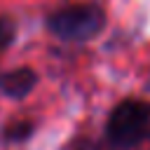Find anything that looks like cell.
<instances>
[{"label": "cell", "mask_w": 150, "mask_h": 150, "mask_svg": "<svg viewBox=\"0 0 150 150\" xmlns=\"http://www.w3.org/2000/svg\"><path fill=\"white\" fill-rule=\"evenodd\" d=\"M38 84V75L33 68H14L0 75V91L9 98H23Z\"/></svg>", "instance_id": "3957f363"}, {"label": "cell", "mask_w": 150, "mask_h": 150, "mask_svg": "<svg viewBox=\"0 0 150 150\" xmlns=\"http://www.w3.org/2000/svg\"><path fill=\"white\" fill-rule=\"evenodd\" d=\"M105 138L115 148H136L150 141V103L141 98L117 103L108 115Z\"/></svg>", "instance_id": "6da1fadb"}, {"label": "cell", "mask_w": 150, "mask_h": 150, "mask_svg": "<svg viewBox=\"0 0 150 150\" xmlns=\"http://www.w3.org/2000/svg\"><path fill=\"white\" fill-rule=\"evenodd\" d=\"M105 26V12L96 2L66 5L47 16V28L52 35L66 42H87L96 38Z\"/></svg>", "instance_id": "7a4b0ae2"}, {"label": "cell", "mask_w": 150, "mask_h": 150, "mask_svg": "<svg viewBox=\"0 0 150 150\" xmlns=\"http://www.w3.org/2000/svg\"><path fill=\"white\" fill-rule=\"evenodd\" d=\"M33 131H35V124L30 120H14L2 129V138L9 143H16V141H26Z\"/></svg>", "instance_id": "277c9868"}, {"label": "cell", "mask_w": 150, "mask_h": 150, "mask_svg": "<svg viewBox=\"0 0 150 150\" xmlns=\"http://www.w3.org/2000/svg\"><path fill=\"white\" fill-rule=\"evenodd\" d=\"M148 87H150V77H148Z\"/></svg>", "instance_id": "8992f818"}, {"label": "cell", "mask_w": 150, "mask_h": 150, "mask_svg": "<svg viewBox=\"0 0 150 150\" xmlns=\"http://www.w3.org/2000/svg\"><path fill=\"white\" fill-rule=\"evenodd\" d=\"M14 40V23L0 16V47H7Z\"/></svg>", "instance_id": "5b68a950"}]
</instances>
